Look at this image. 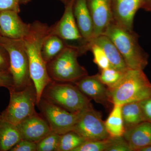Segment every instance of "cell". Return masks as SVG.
Masks as SVG:
<instances>
[{
    "label": "cell",
    "mask_w": 151,
    "mask_h": 151,
    "mask_svg": "<svg viewBox=\"0 0 151 151\" xmlns=\"http://www.w3.org/2000/svg\"><path fill=\"white\" fill-rule=\"evenodd\" d=\"M46 24L36 21L30 24L28 33L23 39L29 61L31 78L37 92V105L40 100L44 89L52 80L47 69V63L42 54L45 38L49 34Z\"/></svg>",
    "instance_id": "cell-1"
},
{
    "label": "cell",
    "mask_w": 151,
    "mask_h": 151,
    "mask_svg": "<svg viewBox=\"0 0 151 151\" xmlns=\"http://www.w3.org/2000/svg\"><path fill=\"white\" fill-rule=\"evenodd\" d=\"M108 88L109 101L113 105L140 102L151 95V82L140 69H128L116 85Z\"/></svg>",
    "instance_id": "cell-2"
},
{
    "label": "cell",
    "mask_w": 151,
    "mask_h": 151,
    "mask_svg": "<svg viewBox=\"0 0 151 151\" xmlns=\"http://www.w3.org/2000/svg\"><path fill=\"white\" fill-rule=\"evenodd\" d=\"M103 34L113 41L130 69L144 70L148 63V55L138 42V35L133 30L124 28L113 20Z\"/></svg>",
    "instance_id": "cell-3"
},
{
    "label": "cell",
    "mask_w": 151,
    "mask_h": 151,
    "mask_svg": "<svg viewBox=\"0 0 151 151\" xmlns=\"http://www.w3.org/2000/svg\"><path fill=\"white\" fill-rule=\"evenodd\" d=\"M79 46L66 44L62 51L47 63V69L52 81L73 83L88 75L78 63Z\"/></svg>",
    "instance_id": "cell-4"
},
{
    "label": "cell",
    "mask_w": 151,
    "mask_h": 151,
    "mask_svg": "<svg viewBox=\"0 0 151 151\" xmlns=\"http://www.w3.org/2000/svg\"><path fill=\"white\" fill-rule=\"evenodd\" d=\"M41 97L72 113L93 106L91 100L75 84L68 82L52 81L44 89Z\"/></svg>",
    "instance_id": "cell-5"
},
{
    "label": "cell",
    "mask_w": 151,
    "mask_h": 151,
    "mask_svg": "<svg viewBox=\"0 0 151 151\" xmlns=\"http://www.w3.org/2000/svg\"><path fill=\"white\" fill-rule=\"evenodd\" d=\"M0 45L9 54V71L13 79V89L17 91L22 90L33 83L23 39H12L1 36Z\"/></svg>",
    "instance_id": "cell-6"
},
{
    "label": "cell",
    "mask_w": 151,
    "mask_h": 151,
    "mask_svg": "<svg viewBox=\"0 0 151 151\" xmlns=\"http://www.w3.org/2000/svg\"><path fill=\"white\" fill-rule=\"evenodd\" d=\"M9 90V103L0 114V119L17 125L36 113V90L33 82L22 90L11 88Z\"/></svg>",
    "instance_id": "cell-7"
},
{
    "label": "cell",
    "mask_w": 151,
    "mask_h": 151,
    "mask_svg": "<svg viewBox=\"0 0 151 151\" xmlns=\"http://www.w3.org/2000/svg\"><path fill=\"white\" fill-rule=\"evenodd\" d=\"M37 105L48 123L51 132L60 135L72 131L82 111L69 112L42 97Z\"/></svg>",
    "instance_id": "cell-8"
},
{
    "label": "cell",
    "mask_w": 151,
    "mask_h": 151,
    "mask_svg": "<svg viewBox=\"0 0 151 151\" xmlns=\"http://www.w3.org/2000/svg\"><path fill=\"white\" fill-rule=\"evenodd\" d=\"M72 131L84 141L101 140L110 137L101 113L93 106L81 111Z\"/></svg>",
    "instance_id": "cell-9"
},
{
    "label": "cell",
    "mask_w": 151,
    "mask_h": 151,
    "mask_svg": "<svg viewBox=\"0 0 151 151\" xmlns=\"http://www.w3.org/2000/svg\"><path fill=\"white\" fill-rule=\"evenodd\" d=\"M73 0L65 4L62 17L56 23L49 27V34L56 35L63 40L80 41L82 37L76 22L73 12Z\"/></svg>",
    "instance_id": "cell-10"
},
{
    "label": "cell",
    "mask_w": 151,
    "mask_h": 151,
    "mask_svg": "<svg viewBox=\"0 0 151 151\" xmlns=\"http://www.w3.org/2000/svg\"><path fill=\"white\" fill-rule=\"evenodd\" d=\"M144 0H111L113 19L116 23L128 30H133L134 18L142 8Z\"/></svg>",
    "instance_id": "cell-11"
},
{
    "label": "cell",
    "mask_w": 151,
    "mask_h": 151,
    "mask_svg": "<svg viewBox=\"0 0 151 151\" xmlns=\"http://www.w3.org/2000/svg\"><path fill=\"white\" fill-rule=\"evenodd\" d=\"M22 139L37 143L51 132L42 115L36 113L17 125Z\"/></svg>",
    "instance_id": "cell-12"
},
{
    "label": "cell",
    "mask_w": 151,
    "mask_h": 151,
    "mask_svg": "<svg viewBox=\"0 0 151 151\" xmlns=\"http://www.w3.org/2000/svg\"><path fill=\"white\" fill-rule=\"evenodd\" d=\"M73 84L86 97L94 100L96 103L107 108L111 104L108 87L100 81L98 74L86 75Z\"/></svg>",
    "instance_id": "cell-13"
},
{
    "label": "cell",
    "mask_w": 151,
    "mask_h": 151,
    "mask_svg": "<svg viewBox=\"0 0 151 151\" xmlns=\"http://www.w3.org/2000/svg\"><path fill=\"white\" fill-rule=\"evenodd\" d=\"M13 11L0 12L1 36L12 39H23L29 32L30 24H27Z\"/></svg>",
    "instance_id": "cell-14"
},
{
    "label": "cell",
    "mask_w": 151,
    "mask_h": 151,
    "mask_svg": "<svg viewBox=\"0 0 151 151\" xmlns=\"http://www.w3.org/2000/svg\"><path fill=\"white\" fill-rule=\"evenodd\" d=\"M93 23L94 38L103 34L113 20L111 0H86Z\"/></svg>",
    "instance_id": "cell-15"
},
{
    "label": "cell",
    "mask_w": 151,
    "mask_h": 151,
    "mask_svg": "<svg viewBox=\"0 0 151 151\" xmlns=\"http://www.w3.org/2000/svg\"><path fill=\"white\" fill-rule=\"evenodd\" d=\"M73 12L83 42L79 46L80 53L94 38V26L86 0H73Z\"/></svg>",
    "instance_id": "cell-16"
},
{
    "label": "cell",
    "mask_w": 151,
    "mask_h": 151,
    "mask_svg": "<svg viewBox=\"0 0 151 151\" xmlns=\"http://www.w3.org/2000/svg\"><path fill=\"white\" fill-rule=\"evenodd\" d=\"M123 137L132 151L151 145V122L145 121L127 129Z\"/></svg>",
    "instance_id": "cell-17"
},
{
    "label": "cell",
    "mask_w": 151,
    "mask_h": 151,
    "mask_svg": "<svg viewBox=\"0 0 151 151\" xmlns=\"http://www.w3.org/2000/svg\"><path fill=\"white\" fill-rule=\"evenodd\" d=\"M90 42L96 44L103 50L108 58L111 67L123 71L130 69L118 48L107 36L101 35L93 38Z\"/></svg>",
    "instance_id": "cell-18"
},
{
    "label": "cell",
    "mask_w": 151,
    "mask_h": 151,
    "mask_svg": "<svg viewBox=\"0 0 151 151\" xmlns=\"http://www.w3.org/2000/svg\"><path fill=\"white\" fill-rule=\"evenodd\" d=\"M22 139L17 125L0 119V151L10 150Z\"/></svg>",
    "instance_id": "cell-19"
},
{
    "label": "cell",
    "mask_w": 151,
    "mask_h": 151,
    "mask_svg": "<svg viewBox=\"0 0 151 151\" xmlns=\"http://www.w3.org/2000/svg\"><path fill=\"white\" fill-rule=\"evenodd\" d=\"M105 128L111 137H122L125 132L122 106L113 105V109L105 122Z\"/></svg>",
    "instance_id": "cell-20"
},
{
    "label": "cell",
    "mask_w": 151,
    "mask_h": 151,
    "mask_svg": "<svg viewBox=\"0 0 151 151\" xmlns=\"http://www.w3.org/2000/svg\"><path fill=\"white\" fill-rule=\"evenodd\" d=\"M122 113L125 130L145 121L139 102L128 103L122 105Z\"/></svg>",
    "instance_id": "cell-21"
},
{
    "label": "cell",
    "mask_w": 151,
    "mask_h": 151,
    "mask_svg": "<svg viewBox=\"0 0 151 151\" xmlns=\"http://www.w3.org/2000/svg\"><path fill=\"white\" fill-rule=\"evenodd\" d=\"M66 45L64 40L56 35L48 34L42 43V54L46 63L62 51Z\"/></svg>",
    "instance_id": "cell-22"
},
{
    "label": "cell",
    "mask_w": 151,
    "mask_h": 151,
    "mask_svg": "<svg viewBox=\"0 0 151 151\" xmlns=\"http://www.w3.org/2000/svg\"><path fill=\"white\" fill-rule=\"evenodd\" d=\"M88 51L92 52L93 55V62L98 66L100 70L111 67L108 58L103 50L99 45L90 42L83 48L82 54H84Z\"/></svg>",
    "instance_id": "cell-23"
},
{
    "label": "cell",
    "mask_w": 151,
    "mask_h": 151,
    "mask_svg": "<svg viewBox=\"0 0 151 151\" xmlns=\"http://www.w3.org/2000/svg\"><path fill=\"white\" fill-rule=\"evenodd\" d=\"M84 141L73 131L60 135V140L58 151H73Z\"/></svg>",
    "instance_id": "cell-24"
},
{
    "label": "cell",
    "mask_w": 151,
    "mask_h": 151,
    "mask_svg": "<svg viewBox=\"0 0 151 151\" xmlns=\"http://www.w3.org/2000/svg\"><path fill=\"white\" fill-rule=\"evenodd\" d=\"M127 71H121L111 66L100 70V73H98V77L108 88H111L121 80Z\"/></svg>",
    "instance_id": "cell-25"
},
{
    "label": "cell",
    "mask_w": 151,
    "mask_h": 151,
    "mask_svg": "<svg viewBox=\"0 0 151 151\" xmlns=\"http://www.w3.org/2000/svg\"><path fill=\"white\" fill-rule=\"evenodd\" d=\"M60 135L51 132L37 143V151H58Z\"/></svg>",
    "instance_id": "cell-26"
},
{
    "label": "cell",
    "mask_w": 151,
    "mask_h": 151,
    "mask_svg": "<svg viewBox=\"0 0 151 151\" xmlns=\"http://www.w3.org/2000/svg\"><path fill=\"white\" fill-rule=\"evenodd\" d=\"M111 137L101 140L84 141L73 151H106L111 144Z\"/></svg>",
    "instance_id": "cell-27"
},
{
    "label": "cell",
    "mask_w": 151,
    "mask_h": 151,
    "mask_svg": "<svg viewBox=\"0 0 151 151\" xmlns=\"http://www.w3.org/2000/svg\"><path fill=\"white\" fill-rule=\"evenodd\" d=\"M106 151H132V150L125 138L122 136L111 137V144Z\"/></svg>",
    "instance_id": "cell-28"
},
{
    "label": "cell",
    "mask_w": 151,
    "mask_h": 151,
    "mask_svg": "<svg viewBox=\"0 0 151 151\" xmlns=\"http://www.w3.org/2000/svg\"><path fill=\"white\" fill-rule=\"evenodd\" d=\"M11 151H37V143L31 141L22 139L17 143Z\"/></svg>",
    "instance_id": "cell-29"
},
{
    "label": "cell",
    "mask_w": 151,
    "mask_h": 151,
    "mask_svg": "<svg viewBox=\"0 0 151 151\" xmlns=\"http://www.w3.org/2000/svg\"><path fill=\"white\" fill-rule=\"evenodd\" d=\"M21 0H0V12L13 11L17 12L20 11L19 4Z\"/></svg>",
    "instance_id": "cell-30"
},
{
    "label": "cell",
    "mask_w": 151,
    "mask_h": 151,
    "mask_svg": "<svg viewBox=\"0 0 151 151\" xmlns=\"http://www.w3.org/2000/svg\"><path fill=\"white\" fill-rule=\"evenodd\" d=\"M10 60L8 53L0 45V72L9 71Z\"/></svg>",
    "instance_id": "cell-31"
},
{
    "label": "cell",
    "mask_w": 151,
    "mask_h": 151,
    "mask_svg": "<svg viewBox=\"0 0 151 151\" xmlns=\"http://www.w3.org/2000/svg\"><path fill=\"white\" fill-rule=\"evenodd\" d=\"M145 121L151 122V95L139 102Z\"/></svg>",
    "instance_id": "cell-32"
},
{
    "label": "cell",
    "mask_w": 151,
    "mask_h": 151,
    "mask_svg": "<svg viewBox=\"0 0 151 151\" xmlns=\"http://www.w3.org/2000/svg\"><path fill=\"white\" fill-rule=\"evenodd\" d=\"M0 87L13 88V79L10 71L0 72Z\"/></svg>",
    "instance_id": "cell-33"
},
{
    "label": "cell",
    "mask_w": 151,
    "mask_h": 151,
    "mask_svg": "<svg viewBox=\"0 0 151 151\" xmlns=\"http://www.w3.org/2000/svg\"><path fill=\"white\" fill-rule=\"evenodd\" d=\"M142 8L151 12V0H144Z\"/></svg>",
    "instance_id": "cell-34"
},
{
    "label": "cell",
    "mask_w": 151,
    "mask_h": 151,
    "mask_svg": "<svg viewBox=\"0 0 151 151\" xmlns=\"http://www.w3.org/2000/svg\"><path fill=\"white\" fill-rule=\"evenodd\" d=\"M138 151H151V145L142 148Z\"/></svg>",
    "instance_id": "cell-35"
},
{
    "label": "cell",
    "mask_w": 151,
    "mask_h": 151,
    "mask_svg": "<svg viewBox=\"0 0 151 151\" xmlns=\"http://www.w3.org/2000/svg\"><path fill=\"white\" fill-rule=\"evenodd\" d=\"M60 1H62L63 2L65 3V4H67L68 2H69L70 0H60Z\"/></svg>",
    "instance_id": "cell-36"
},
{
    "label": "cell",
    "mask_w": 151,
    "mask_h": 151,
    "mask_svg": "<svg viewBox=\"0 0 151 151\" xmlns=\"http://www.w3.org/2000/svg\"><path fill=\"white\" fill-rule=\"evenodd\" d=\"M0 36H1V29H0Z\"/></svg>",
    "instance_id": "cell-37"
}]
</instances>
